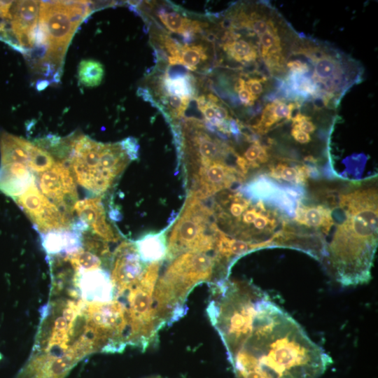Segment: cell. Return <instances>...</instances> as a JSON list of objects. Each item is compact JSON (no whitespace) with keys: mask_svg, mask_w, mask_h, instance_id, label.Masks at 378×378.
Wrapping results in <instances>:
<instances>
[{"mask_svg":"<svg viewBox=\"0 0 378 378\" xmlns=\"http://www.w3.org/2000/svg\"><path fill=\"white\" fill-rule=\"evenodd\" d=\"M229 361L236 378H318L331 358L267 298L259 306L248 337Z\"/></svg>","mask_w":378,"mask_h":378,"instance_id":"cell-1","label":"cell"},{"mask_svg":"<svg viewBox=\"0 0 378 378\" xmlns=\"http://www.w3.org/2000/svg\"><path fill=\"white\" fill-rule=\"evenodd\" d=\"M346 219L337 225L326 247L325 263L343 286H356L370 279L377 244V193L357 190L342 195Z\"/></svg>","mask_w":378,"mask_h":378,"instance_id":"cell-2","label":"cell"},{"mask_svg":"<svg viewBox=\"0 0 378 378\" xmlns=\"http://www.w3.org/2000/svg\"><path fill=\"white\" fill-rule=\"evenodd\" d=\"M227 275L215 255L186 252L172 259L158 277L153 292L157 316L163 325H170L186 313V302L198 284L225 281Z\"/></svg>","mask_w":378,"mask_h":378,"instance_id":"cell-3","label":"cell"},{"mask_svg":"<svg viewBox=\"0 0 378 378\" xmlns=\"http://www.w3.org/2000/svg\"><path fill=\"white\" fill-rule=\"evenodd\" d=\"M211 286L206 312L229 360L248 337L259 306L269 296L246 281L225 280Z\"/></svg>","mask_w":378,"mask_h":378,"instance_id":"cell-4","label":"cell"},{"mask_svg":"<svg viewBox=\"0 0 378 378\" xmlns=\"http://www.w3.org/2000/svg\"><path fill=\"white\" fill-rule=\"evenodd\" d=\"M162 261L148 263L138 284L128 295V344L145 351L158 342V332L164 327L155 311L153 292Z\"/></svg>","mask_w":378,"mask_h":378,"instance_id":"cell-5","label":"cell"},{"mask_svg":"<svg viewBox=\"0 0 378 378\" xmlns=\"http://www.w3.org/2000/svg\"><path fill=\"white\" fill-rule=\"evenodd\" d=\"M212 214L200 200L188 197L169 235L165 258L171 261L186 252L215 251L219 229L211 221Z\"/></svg>","mask_w":378,"mask_h":378,"instance_id":"cell-6","label":"cell"},{"mask_svg":"<svg viewBox=\"0 0 378 378\" xmlns=\"http://www.w3.org/2000/svg\"><path fill=\"white\" fill-rule=\"evenodd\" d=\"M38 23L48 35V59L59 62L78 27L71 19L66 1H40Z\"/></svg>","mask_w":378,"mask_h":378,"instance_id":"cell-7","label":"cell"},{"mask_svg":"<svg viewBox=\"0 0 378 378\" xmlns=\"http://www.w3.org/2000/svg\"><path fill=\"white\" fill-rule=\"evenodd\" d=\"M14 200L42 233L71 226L69 218L40 192L36 184Z\"/></svg>","mask_w":378,"mask_h":378,"instance_id":"cell-8","label":"cell"},{"mask_svg":"<svg viewBox=\"0 0 378 378\" xmlns=\"http://www.w3.org/2000/svg\"><path fill=\"white\" fill-rule=\"evenodd\" d=\"M134 244L122 243L116 249L111 279L117 293L131 290L140 280L146 267Z\"/></svg>","mask_w":378,"mask_h":378,"instance_id":"cell-9","label":"cell"},{"mask_svg":"<svg viewBox=\"0 0 378 378\" xmlns=\"http://www.w3.org/2000/svg\"><path fill=\"white\" fill-rule=\"evenodd\" d=\"M42 193L55 202L64 206L76 197V186L69 168L62 162H55L40 177Z\"/></svg>","mask_w":378,"mask_h":378,"instance_id":"cell-10","label":"cell"},{"mask_svg":"<svg viewBox=\"0 0 378 378\" xmlns=\"http://www.w3.org/2000/svg\"><path fill=\"white\" fill-rule=\"evenodd\" d=\"M78 287L83 299L96 304L111 302L116 294L111 276L102 268L78 271Z\"/></svg>","mask_w":378,"mask_h":378,"instance_id":"cell-11","label":"cell"},{"mask_svg":"<svg viewBox=\"0 0 378 378\" xmlns=\"http://www.w3.org/2000/svg\"><path fill=\"white\" fill-rule=\"evenodd\" d=\"M74 209L80 220L86 223L100 239L105 241H117L118 234L106 219L105 211L100 198L77 201Z\"/></svg>","mask_w":378,"mask_h":378,"instance_id":"cell-12","label":"cell"},{"mask_svg":"<svg viewBox=\"0 0 378 378\" xmlns=\"http://www.w3.org/2000/svg\"><path fill=\"white\" fill-rule=\"evenodd\" d=\"M36 184L35 177L29 167L19 162L0 166V190L13 199Z\"/></svg>","mask_w":378,"mask_h":378,"instance_id":"cell-13","label":"cell"},{"mask_svg":"<svg viewBox=\"0 0 378 378\" xmlns=\"http://www.w3.org/2000/svg\"><path fill=\"white\" fill-rule=\"evenodd\" d=\"M71 230H52L41 234L43 249L48 254H73L81 249L83 244L82 232L71 227Z\"/></svg>","mask_w":378,"mask_h":378,"instance_id":"cell-14","label":"cell"},{"mask_svg":"<svg viewBox=\"0 0 378 378\" xmlns=\"http://www.w3.org/2000/svg\"><path fill=\"white\" fill-rule=\"evenodd\" d=\"M34 146V144L22 137L1 132V164L19 162L28 167Z\"/></svg>","mask_w":378,"mask_h":378,"instance_id":"cell-15","label":"cell"},{"mask_svg":"<svg viewBox=\"0 0 378 378\" xmlns=\"http://www.w3.org/2000/svg\"><path fill=\"white\" fill-rule=\"evenodd\" d=\"M40 1H13L11 8L10 30H31L36 24Z\"/></svg>","mask_w":378,"mask_h":378,"instance_id":"cell-16","label":"cell"},{"mask_svg":"<svg viewBox=\"0 0 378 378\" xmlns=\"http://www.w3.org/2000/svg\"><path fill=\"white\" fill-rule=\"evenodd\" d=\"M158 16L169 31L188 38L200 32L208 25L205 22L188 19L176 12L160 10Z\"/></svg>","mask_w":378,"mask_h":378,"instance_id":"cell-17","label":"cell"},{"mask_svg":"<svg viewBox=\"0 0 378 378\" xmlns=\"http://www.w3.org/2000/svg\"><path fill=\"white\" fill-rule=\"evenodd\" d=\"M137 253L144 262L162 261L167 255V241L162 233L148 234L134 244Z\"/></svg>","mask_w":378,"mask_h":378,"instance_id":"cell-18","label":"cell"},{"mask_svg":"<svg viewBox=\"0 0 378 378\" xmlns=\"http://www.w3.org/2000/svg\"><path fill=\"white\" fill-rule=\"evenodd\" d=\"M164 94L176 95L192 99L195 95V81L192 75L171 76L166 73L162 78Z\"/></svg>","mask_w":378,"mask_h":378,"instance_id":"cell-19","label":"cell"},{"mask_svg":"<svg viewBox=\"0 0 378 378\" xmlns=\"http://www.w3.org/2000/svg\"><path fill=\"white\" fill-rule=\"evenodd\" d=\"M208 56L206 48L202 45L181 46L176 54L169 57L171 65L181 64L189 70L195 71L197 65L205 61Z\"/></svg>","mask_w":378,"mask_h":378,"instance_id":"cell-20","label":"cell"},{"mask_svg":"<svg viewBox=\"0 0 378 378\" xmlns=\"http://www.w3.org/2000/svg\"><path fill=\"white\" fill-rule=\"evenodd\" d=\"M296 214L297 221L309 227L328 230L332 225L330 211L322 206L299 207Z\"/></svg>","mask_w":378,"mask_h":378,"instance_id":"cell-21","label":"cell"},{"mask_svg":"<svg viewBox=\"0 0 378 378\" xmlns=\"http://www.w3.org/2000/svg\"><path fill=\"white\" fill-rule=\"evenodd\" d=\"M104 75L103 65L94 59H83L78 67L79 82L85 87L98 86Z\"/></svg>","mask_w":378,"mask_h":378,"instance_id":"cell-22","label":"cell"},{"mask_svg":"<svg viewBox=\"0 0 378 378\" xmlns=\"http://www.w3.org/2000/svg\"><path fill=\"white\" fill-rule=\"evenodd\" d=\"M71 262L78 271L99 268L102 264L98 255L82 249L72 254Z\"/></svg>","mask_w":378,"mask_h":378,"instance_id":"cell-23","label":"cell"},{"mask_svg":"<svg viewBox=\"0 0 378 378\" xmlns=\"http://www.w3.org/2000/svg\"><path fill=\"white\" fill-rule=\"evenodd\" d=\"M191 99L187 97H181L176 95L164 94L163 102L167 105L172 115L175 118H181L188 108Z\"/></svg>","mask_w":378,"mask_h":378,"instance_id":"cell-24","label":"cell"},{"mask_svg":"<svg viewBox=\"0 0 378 378\" xmlns=\"http://www.w3.org/2000/svg\"><path fill=\"white\" fill-rule=\"evenodd\" d=\"M278 176L288 182H302L306 178V169L304 167H289L280 164L276 168Z\"/></svg>","mask_w":378,"mask_h":378,"instance_id":"cell-25","label":"cell"},{"mask_svg":"<svg viewBox=\"0 0 378 378\" xmlns=\"http://www.w3.org/2000/svg\"><path fill=\"white\" fill-rule=\"evenodd\" d=\"M234 90L237 93L241 104L245 106H251L256 100L250 93L245 85V80L239 78L234 84Z\"/></svg>","mask_w":378,"mask_h":378,"instance_id":"cell-26","label":"cell"},{"mask_svg":"<svg viewBox=\"0 0 378 378\" xmlns=\"http://www.w3.org/2000/svg\"><path fill=\"white\" fill-rule=\"evenodd\" d=\"M120 144L130 160L137 158L139 145L136 139L129 137L122 140Z\"/></svg>","mask_w":378,"mask_h":378,"instance_id":"cell-27","label":"cell"},{"mask_svg":"<svg viewBox=\"0 0 378 378\" xmlns=\"http://www.w3.org/2000/svg\"><path fill=\"white\" fill-rule=\"evenodd\" d=\"M290 134L298 143L301 144H306L312 141L309 133L304 132L294 126H292Z\"/></svg>","mask_w":378,"mask_h":378,"instance_id":"cell-28","label":"cell"},{"mask_svg":"<svg viewBox=\"0 0 378 378\" xmlns=\"http://www.w3.org/2000/svg\"><path fill=\"white\" fill-rule=\"evenodd\" d=\"M260 214V212L258 211L255 208H248L242 214V216L241 217L239 221H241L244 224L248 225L253 223L254 220Z\"/></svg>","mask_w":378,"mask_h":378,"instance_id":"cell-29","label":"cell"},{"mask_svg":"<svg viewBox=\"0 0 378 378\" xmlns=\"http://www.w3.org/2000/svg\"><path fill=\"white\" fill-rule=\"evenodd\" d=\"M13 1H0V17L5 20H12L11 8Z\"/></svg>","mask_w":378,"mask_h":378,"instance_id":"cell-30","label":"cell"},{"mask_svg":"<svg viewBox=\"0 0 378 378\" xmlns=\"http://www.w3.org/2000/svg\"><path fill=\"white\" fill-rule=\"evenodd\" d=\"M270 223V220L269 218L260 213L254 220L253 224L255 229L262 230L265 228Z\"/></svg>","mask_w":378,"mask_h":378,"instance_id":"cell-31","label":"cell"},{"mask_svg":"<svg viewBox=\"0 0 378 378\" xmlns=\"http://www.w3.org/2000/svg\"><path fill=\"white\" fill-rule=\"evenodd\" d=\"M216 118L220 121H225L230 118L227 110L220 104H214Z\"/></svg>","mask_w":378,"mask_h":378,"instance_id":"cell-32","label":"cell"},{"mask_svg":"<svg viewBox=\"0 0 378 378\" xmlns=\"http://www.w3.org/2000/svg\"><path fill=\"white\" fill-rule=\"evenodd\" d=\"M5 26L4 22H0V39L6 42L8 38V30L6 29Z\"/></svg>","mask_w":378,"mask_h":378,"instance_id":"cell-33","label":"cell"},{"mask_svg":"<svg viewBox=\"0 0 378 378\" xmlns=\"http://www.w3.org/2000/svg\"><path fill=\"white\" fill-rule=\"evenodd\" d=\"M49 84L48 80H39L36 83V89L38 91L44 90Z\"/></svg>","mask_w":378,"mask_h":378,"instance_id":"cell-34","label":"cell"},{"mask_svg":"<svg viewBox=\"0 0 378 378\" xmlns=\"http://www.w3.org/2000/svg\"><path fill=\"white\" fill-rule=\"evenodd\" d=\"M143 378H162V377L159 375H150V376H147Z\"/></svg>","mask_w":378,"mask_h":378,"instance_id":"cell-35","label":"cell"}]
</instances>
